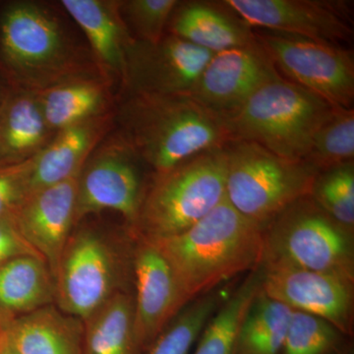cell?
I'll return each instance as SVG.
<instances>
[{
    "mask_svg": "<svg viewBox=\"0 0 354 354\" xmlns=\"http://www.w3.org/2000/svg\"><path fill=\"white\" fill-rule=\"evenodd\" d=\"M171 266L186 301L262 265L264 230L227 198L194 225L174 236L150 239Z\"/></svg>",
    "mask_w": 354,
    "mask_h": 354,
    "instance_id": "1",
    "label": "cell"
},
{
    "mask_svg": "<svg viewBox=\"0 0 354 354\" xmlns=\"http://www.w3.org/2000/svg\"><path fill=\"white\" fill-rule=\"evenodd\" d=\"M120 137L156 174L234 141L225 120L189 95H128Z\"/></svg>",
    "mask_w": 354,
    "mask_h": 354,
    "instance_id": "2",
    "label": "cell"
},
{
    "mask_svg": "<svg viewBox=\"0 0 354 354\" xmlns=\"http://www.w3.org/2000/svg\"><path fill=\"white\" fill-rule=\"evenodd\" d=\"M227 198L225 147L156 174L144 190L134 236L162 239L188 230Z\"/></svg>",
    "mask_w": 354,
    "mask_h": 354,
    "instance_id": "3",
    "label": "cell"
},
{
    "mask_svg": "<svg viewBox=\"0 0 354 354\" xmlns=\"http://www.w3.org/2000/svg\"><path fill=\"white\" fill-rule=\"evenodd\" d=\"M337 106L278 76L225 120L232 139L252 142L279 157L304 160L312 140Z\"/></svg>",
    "mask_w": 354,
    "mask_h": 354,
    "instance_id": "4",
    "label": "cell"
},
{
    "mask_svg": "<svg viewBox=\"0 0 354 354\" xmlns=\"http://www.w3.org/2000/svg\"><path fill=\"white\" fill-rule=\"evenodd\" d=\"M0 50L17 87L39 93L88 77L57 18L43 6L17 1L0 19Z\"/></svg>",
    "mask_w": 354,
    "mask_h": 354,
    "instance_id": "5",
    "label": "cell"
},
{
    "mask_svg": "<svg viewBox=\"0 0 354 354\" xmlns=\"http://www.w3.org/2000/svg\"><path fill=\"white\" fill-rule=\"evenodd\" d=\"M225 152L227 202L263 230L291 205L311 196L319 171L306 162L242 140L230 141Z\"/></svg>",
    "mask_w": 354,
    "mask_h": 354,
    "instance_id": "6",
    "label": "cell"
},
{
    "mask_svg": "<svg viewBox=\"0 0 354 354\" xmlns=\"http://www.w3.org/2000/svg\"><path fill=\"white\" fill-rule=\"evenodd\" d=\"M297 268L354 283L353 232L330 218L311 196L295 202L264 230L261 267Z\"/></svg>",
    "mask_w": 354,
    "mask_h": 354,
    "instance_id": "7",
    "label": "cell"
},
{
    "mask_svg": "<svg viewBox=\"0 0 354 354\" xmlns=\"http://www.w3.org/2000/svg\"><path fill=\"white\" fill-rule=\"evenodd\" d=\"M122 258L101 232H72L55 276V304L67 315L84 321L120 290Z\"/></svg>",
    "mask_w": 354,
    "mask_h": 354,
    "instance_id": "8",
    "label": "cell"
},
{
    "mask_svg": "<svg viewBox=\"0 0 354 354\" xmlns=\"http://www.w3.org/2000/svg\"><path fill=\"white\" fill-rule=\"evenodd\" d=\"M290 82L337 108L353 109L354 60L342 46L271 32L257 37Z\"/></svg>",
    "mask_w": 354,
    "mask_h": 354,
    "instance_id": "9",
    "label": "cell"
},
{
    "mask_svg": "<svg viewBox=\"0 0 354 354\" xmlns=\"http://www.w3.org/2000/svg\"><path fill=\"white\" fill-rule=\"evenodd\" d=\"M138 158L120 136L91 153L77 181L76 225L91 214L109 209L133 227L145 190Z\"/></svg>",
    "mask_w": 354,
    "mask_h": 354,
    "instance_id": "10",
    "label": "cell"
},
{
    "mask_svg": "<svg viewBox=\"0 0 354 354\" xmlns=\"http://www.w3.org/2000/svg\"><path fill=\"white\" fill-rule=\"evenodd\" d=\"M213 55L171 34L153 44L133 39L121 80L128 95H189Z\"/></svg>",
    "mask_w": 354,
    "mask_h": 354,
    "instance_id": "11",
    "label": "cell"
},
{
    "mask_svg": "<svg viewBox=\"0 0 354 354\" xmlns=\"http://www.w3.org/2000/svg\"><path fill=\"white\" fill-rule=\"evenodd\" d=\"M223 3L249 27H260L337 46L353 35L344 2L225 0Z\"/></svg>",
    "mask_w": 354,
    "mask_h": 354,
    "instance_id": "12",
    "label": "cell"
},
{
    "mask_svg": "<svg viewBox=\"0 0 354 354\" xmlns=\"http://www.w3.org/2000/svg\"><path fill=\"white\" fill-rule=\"evenodd\" d=\"M279 76L259 39L215 53L189 95L223 120L232 116L263 85Z\"/></svg>",
    "mask_w": 354,
    "mask_h": 354,
    "instance_id": "13",
    "label": "cell"
},
{
    "mask_svg": "<svg viewBox=\"0 0 354 354\" xmlns=\"http://www.w3.org/2000/svg\"><path fill=\"white\" fill-rule=\"evenodd\" d=\"M262 292L334 325L342 335L353 330V281L326 272L297 268L261 267Z\"/></svg>",
    "mask_w": 354,
    "mask_h": 354,
    "instance_id": "14",
    "label": "cell"
},
{
    "mask_svg": "<svg viewBox=\"0 0 354 354\" xmlns=\"http://www.w3.org/2000/svg\"><path fill=\"white\" fill-rule=\"evenodd\" d=\"M134 237V327L137 342L144 353L188 302L171 266L155 242Z\"/></svg>",
    "mask_w": 354,
    "mask_h": 354,
    "instance_id": "15",
    "label": "cell"
},
{
    "mask_svg": "<svg viewBox=\"0 0 354 354\" xmlns=\"http://www.w3.org/2000/svg\"><path fill=\"white\" fill-rule=\"evenodd\" d=\"M78 176L32 193L12 215L21 235L46 261L53 279L76 225Z\"/></svg>",
    "mask_w": 354,
    "mask_h": 354,
    "instance_id": "16",
    "label": "cell"
},
{
    "mask_svg": "<svg viewBox=\"0 0 354 354\" xmlns=\"http://www.w3.org/2000/svg\"><path fill=\"white\" fill-rule=\"evenodd\" d=\"M109 123L106 113L55 133L48 145L32 158L29 195L78 176L106 134Z\"/></svg>",
    "mask_w": 354,
    "mask_h": 354,
    "instance_id": "17",
    "label": "cell"
},
{
    "mask_svg": "<svg viewBox=\"0 0 354 354\" xmlns=\"http://www.w3.org/2000/svg\"><path fill=\"white\" fill-rule=\"evenodd\" d=\"M37 93L15 88L0 102V167L32 160L55 136Z\"/></svg>",
    "mask_w": 354,
    "mask_h": 354,
    "instance_id": "18",
    "label": "cell"
},
{
    "mask_svg": "<svg viewBox=\"0 0 354 354\" xmlns=\"http://www.w3.org/2000/svg\"><path fill=\"white\" fill-rule=\"evenodd\" d=\"M4 342L18 354H82L83 321L51 304L1 328Z\"/></svg>",
    "mask_w": 354,
    "mask_h": 354,
    "instance_id": "19",
    "label": "cell"
},
{
    "mask_svg": "<svg viewBox=\"0 0 354 354\" xmlns=\"http://www.w3.org/2000/svg\"><path fill=\"white\" fill-rule=\"evenodd\" d=\"M169 27L174 36L214 55L257 41L251 28L235 14L208 2H179Z\"/></svg>",
    "mask_w": 354,
    "mask_h": 354,
    "instance_id": "20",
    "label": "cell"
},
{
    "mask_svg": "<svg viewBox=\"0 0 354 354\" xmlns=\"http://www.w3.org/2000/svg\"><path fill=\"white\" fill-rule=\"evenodd\" d=\"M62 6L85 32L99 64L122 78L134 39L121 17L120 1L62 0Z\"/></svg>",
    "mask_w": 354,
    "mask_h": 354,
    "instance_id": "21",
    "label": "cell"
},
{
    "mask_svg": "<svg viewBox=\"0 0 354 354\" xmlns=\"http://www.w3.org/2000/svg\"><path fill=\"white\" fill-rule=\"evenodd\" d=\"M53 304L55 279L43 258L20 256L0 268V329Z\"/></svg>",
    "mask_w": 354,
    "mask_h": 354,
    "instance_id": "22",
    "label": "cell"
},
{
    "mask_svg": "<svg viewBox=\"0 0 354 354\" xmlns=\"http://www.w3.org/2000/svg\"><path fill=\"white\" fill-rule=\"evenodd\" d=\"M104 83L91 76L80 77L37 93L51 131L57 133L106 114L109 99Z\"/></svg>",
    "mask_w": 354,
    "mask_h": 354,
    "instance_id": "23",
    "label": "cell"
},
{
    "mask_svg": "<svg viewBox=\"0 0 354 354\" xmlns=\"http://www.w3.org/2000/svg\"><path fill=\"white\" fill-rule=\"evenodd\" d=\"M82 354H143L134 327V297L116 292L83 321Z\"/></svg>",
    "mask_w": 354,
    "mask_h": 354,
    "instance_id": "24",
    "label": "cell"
},
{
    "mask_svg": "<svg viewBox=\"0 0 354 354\" xmlns=\"http://www.w3.org/2000/svg\"><path fill=\"white\" fill-rule=\"evenodd\" d=\"M292 312L288 305L267 297L261 288L242 322L234 353H281Z\"/></svg>",
    "mask_w": 354,
    "mask_h": 354,
    "instance_id": "25",
    "label": "cell"
},
{
    "mask_svg": "<svg viewBox=\"0 0 354 354\" xmlns=\"http://www.w3.org/2000/svg\"><path fill=\"white\" fill-rule=\"evenodd\" d=\"M262 288V269L250 276L214 314L201 333L194 354H234L242 322Z\"/></svg>",
    "mask_w": 354,
    "mask_h": 354,
    "instance_id": "26",
    "label": "cell"
},
{
    "mask_svg": "<svg viewBox=\"0 0 354 354\" xmlns=\"http://www.w3.org/2000/svg\"><path fill=\"white\" fill-rule=\"evenodd\" d=\"M186 305L153 342L147 354H189L220 306L218 293H207Z\"/></svg>",
    "mask_w": 354,
    "mask_h": 354,
    "instance_id": "27",
    "label": "cell"
},
{
    "mask_svg": "<svg viewBox=\"0 0 354 354\" xmlns=\"http://www.w3.org/2000/svg\"><path fill=\"white\" fill-rule=\"evenodd\" d=\"M353 109L335 108L317 131L304 162L319 172L353 162Z\"/></svg>",
    "mask_w": 354,
    "mask_h": 354,
    "instance_id": "28",
    "label": "cell"
},
{
    "mask_svg": "<svg viewBox=\"0 0 354 354\" xmlns=\"http://www.w3.org/2000/svg\"><path fill=\"white\" fill-rule=\"evenodd\" d=\"M311 198L330 218L354 232V162L330 167L317 174Z\"/></svg>",
    "mask_w": 354,
    "mask_h": 354,
    "instance_id": "29",
    "label": "cell"
},
{
    "mask_svg": "<svg viewBox=\"0 0 354 354\" xmlns=\"http://www.w3.org/2000/svg\"><path fill=\"white\" fill-rule=\"evenodd\" d=\"M342 335L328 321L293 310L281 353L330 354L339 344Z\"/></svg>",
    "mask_w": 354,
    "mask_h": 354,
    "instance_id": "30",
    "label": "cell"
},
{
    "mask_svg": "<svg viewBox=\"0 0 354 354\" xmlns=\"http://www.w3.org/2000/svg\"><path fill=\"white\" fill-rule=\"evenodd\" d=\"M180 1L177 0H128L120 1L121 17L134 32V39L157 43L165 36L171 14Z\"/></svg>",
    "mask_w": 354,
    "mask_h": 354,
    "instance_id": "31",
    "label": "cell"
},
{
    "mask_svg": "<svg viewBox=\"0 0 354 354\" xmlns=\"http://www.w3.org/2000/svg\"><path fill=\"white\" fill-rule=\"evenodd\" d=\"M32 158L0 167V218L12 216L29 196Z\"/></svg>",
    "mask_w": 354,
    "mask_h": 354,
    "instance_id": "32",
    "label": "cell"
},
{
    "mask_svg": "<svg viewBox=\"0 0 354 354\" xmlns=\"http://www.w3.org/2000/svg\"><path fill=\"white\" fill-rule=\"evenodd\" d=\"M25 255L41 257L21 235L13 216L0 218V268L9 261Z\"/></svg>",
    "mask_w": 354,
    "mask_h": 354,
    "instance_id": "33",
    "label": "cell"
},
{
    "mask_svg": "<svg viewBox=\"0 0 354 354\" xmlns=\"http://www.w3.org/2000/svg\"><path fill=\"white\" fill-rule=\"evenodd\" d=\"M0 354H18L13 351L6 342L2 341L1 348H0Z\"/></svg>",
    "mask_w": 354,
    "mask_h": 354,
    "instance_id": "34",
    "label": "cell"
},
{
    "mask_svg": "<svg viewBox=\"0 0 354 354\" xmlns=\"http://www.w3.org/2000/svg\"><path fill=\"white\" fill-rule=\"evenodd\" d=\"M2 341H3V335H2V330L0 329V348H1Z\"/></svg>",
    "mask_w": 354,
    "mask_h": 354,
    "instance_id": "35",
    "label": "cell"
},
{
    "mask_svg": "<svg viewBox=\"0 0 354 354\" xmlns=\"http://www.w3.org/2000/svg\"><path fill=\"white\" fill-rule=\"evenodd\" d=\"M4 92L0 88V102L2 101V97H3Z\"/></svg>",
    "mask_w": 354,
    "mask_h": 354,
    "instance_id": "36",
    "label": "cell"
},
{
    "mask_svg": "<svg viewBox=\"0 0 354 354\" xmlns=\"http://www.w3.org/2000/svg\"><path fill=\"white\" fill-rule=\"evenodd\" d=\"M349 354H353V353H349Z\"/></svg>",
    "mask_w": 354,
    "mask_h": 354,
    "instance_id": "37",
    "label": "cell"
}]
</instances>
